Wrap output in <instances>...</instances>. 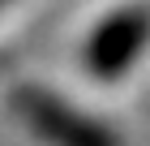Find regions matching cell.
<instances>
[{"mask_svg": "<svg viewBox=\"0 0 150 146\" xmlns=\"http://www.w3.org/2000/svg\"><path fill=\"white\" fill-rule=\"evenodd\" d=\"M0 4H4V0H0Z\"/></svg>", "mask_w": 150, "mask_h": 146, "instance_id": "3", "label": "cell"}, {"mask_svg": "<svg viewBox=\"0 0 150 146\" xmlns=\"http://www.w3.org/2000/svg\"><path fill=\"white\" fill-rule=\"evenodd\" d=\"M146 43H150V9L129 4V9H116L112 17L99 22V30L86 39L81 60L94 78H120L133 69V60L142 56Z\"/></svg>", "mask_w": 150, "mask_h": 146, "instance_id": "1", "label": "cell"}, {"mask_svg": "<svg viewBox=\"0 0 150 146\" xmlns=\"http://www.w3.org/2000/svg\"><path fill=\"white\" fill-rule=\"evenodd\" d=\"M17 112L35 125L52 146H120L107 125L81 116L77 108L52 99L43 90H17Z\"/></svg>", "mask_w": 150, "mask_h": 146, "instance_id": "2", "label": "cell"}]
</instances>
